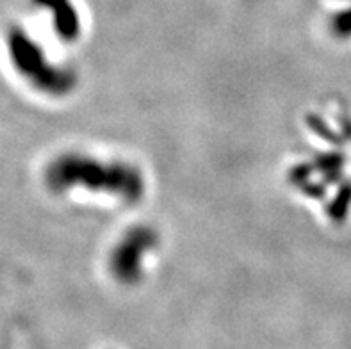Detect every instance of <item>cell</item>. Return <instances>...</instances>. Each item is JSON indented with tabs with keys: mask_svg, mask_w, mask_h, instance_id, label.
<instances>
[{
	"mask_svg": "<svg viewBox=\"0 0 351 349\" xmlns=\"http://www.w3.org/2000/svg\"><path fill=\"white\" fill-rule=\"evenodd\" d=\"M47 182L53 191L73 187L109 195L134 204L145 193V178L138 168L118 160H100L88 155H62L47 169Z\"/></svg>",
	"mask_w": 351,
	"mask_h": 349,
	"instance_id": "6da1fadb",
	"label": "cell"
},
{
	"mask_svg": "<svg viewBox=\"0 0 351 349\" xmlns=\"http://www.w3.org/2000/svg\"><path fill=\"white\" fill-rule=\"evenodd\" d=\"M9 52L22 75L31 80L38 89L50 95H66L75 86V75L47 62L43 52L22 31L14 29L9 36Z\"/></svg>",
	"mask_w": 351,
	"mask_h": 349,
	"instance_id": "7a4b0ae2",
	"label": "cell"
},
{
	"mask_svg": "<svg viewBox=\"0 0 351 349\" xmlns=\"http://www.w3.org/2000/svg\"><path fill=\"white\" fill-rule=\"evenodd\" d=\"M157 244L156 232L147 226L130 228L123 237L118 241L111 255L112 274L120 282H134L141 276L145 255L152 252Z\"/></svg>",
	"mask_w": 351,
	"mask_h": 349,
	"instance_id": "3957f363",
	"label": "cell"
},
{
	"mask_svg": "<svg viewBox=\"0 0 351 349\" xmlns=\"http://www.w3.org/2000/svg\"><path fill=\"white\" fill-rule=\"evenodd\" d=\"M43 8L50 9L53 14V27L59 38L73 41L80 34V18L70 0H34Z\"/></svg>",
	"mask_w": 351,
	"mask_h": 349,
	"instance_id": "277c9868",
	"label": "cell"
}]
</instances>
